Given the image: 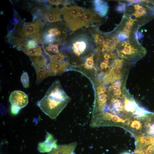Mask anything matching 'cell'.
Wrapping results in <instances>:
<instances>
[{"label":"cell","instance_id":"cell-4","mask_svg":"<svg viewBox=\"0 0 154 154\" xmlns=\"http://www.w3.org/2000/svg\"><path fill=\"white\" fill-rule=\"evenodd\" d=\"M95 95L92 115L99 113L104 109L108 98V92L104 83L100 79L95 84Z\"/></svg>","mask_w":154,"mask_h":154},{"label":"cell","instance_id":"cell-25","mask_svg":"<svg viewBox=\"0 0 154 154\" xmlns=\"http://www.w3.org/2000/svg\"><path fill=\"white\" fill-rule=\"evenodd\" d=\"M130 36V34L122 31L118 33L117 37L120 41H123L129 38Z\"/></svg>","mask_w":154,"mask_h":154},{"label":"cell","instance_id":"cell-19","mask_svg":"<svg viewBox=\"0 0 154 154\" xmlns=\"http://www.w3.org/2000/svg\"><path fill=\"white\" fill-rule=\"evenodd\" d=\"M21 82L24 87L28 88L29 86V77L27 72H23L21 77Z\"/></svg>","mask_w":154,"mask_h":154},{"label":"cell","instance_id":"cell-7","mask_svg":"<svg viewBox=\"0 0 154 154\" xmlns=\"http://www.w3.org/2000/svg\"><path fill=\"white\" fill-rule=\"evenodd\" d=\"M9 101L11 105L16 106L21 109L25 107L29 103L27 96L21 90H15L10 94Z\"/></svg>","mask_w":154,"mask_h":154},{"label":"cell","instance_id":"cell-34","mask_svg":"<svg viewBox=\"0 0 154 154\" xmlns=\"http://www.w3.org/2000/svg\"><path fill=\"white\" fill-rule=\"evenodd\" d=\"M122 154H133L131 153H128V152H125V153H122Z\"/></svg>","mask_w":154,"mask_h":154},{"label":"cell","instance_id":"cell-13","mask_svg":"<svg viewBox=\"0 0 154 154\" xmlns=\"http://www.w3.org/2000/svg\"><path fill=\"white\" fill-rule=\"evenodd\" d=\"M67 26L72 31H75L83 26L88 27L84 15H78Z\"/></svg>","mask_w":154,"mask_h":154},{"label":"cell","instance_id":"cell-9","mask_svg":"<svg viewBox=\"0 0 154 154\" xmlns=\"http://www.w3.org/2000/svg\"><path fill=\"white\" fill-rule=\"evenodd\" d=\"M49 65L52 76L59 75L62 74L67 70L68 64L64 59L56 60L50 58Z\"/></svg>","mask_w":154,"mask_h":154},{"label":"cell","instance_id":"cell-21","mask_svg":"<svg viewBox=\"0 0 154 154\" xmlns=\"http://www.w3.org/2000/svg\"><path fill=\"white\" fill-rule=\"evenodd\" d=\"M134 22L128 19V21L126 22L125 27H123V30L122 31L130 34L131 32V30Z\"/></svg>","mask_w":154,"mask_h":154},{"label":"cell","instance_id":"cell-15","mask_svg":"<svg viewBox=\"0 0 154 154\" xmlns=\"http://www.w3.org/2000/svg\"><path fill=\"white\" fill-rule=\"evenodd\" d=\"M84 15L88 27L93 22L97 21V17L94 12L89 9H85Z\"/></svg>","mask_w":154,"mask_h":154},{"label":"cell","instance_id":"cell-16","mask_svg":"<svg viewBox=\"0 0 154 154\" xmlns=\"http://www.w3.org/2000/svg\"><path fill=\"white\" fill-rule=\"evenodd\" d=\"M23 52L29 56H37L42 55V50L41 47L38 46H37L24 50Z\"/></svg>","mask_w":154,"mask_h":154},{"label":"cell","instance_id":"cell-17","mask_svg":"<svg viewBox=\"0 0 154 154\" xmlns=\"http://www.w3.org/2000/svg\"><path fill=\"white\" fill-rule=\"evenodd\" d=\"M45 16L46 20L50 23L57 22L62 21L60 15L52 13H47Z\"/></svg>","mask_w":154,"mask_h":154},{"label":"cell","instance_id":"cell-10","mask_svg":"<svg viewBox=\"0 0 154 154\" xmlns=\"http://www.w3.org/2000/svg\"><path fill=\"white\" fill-rule=\"evenodd\" d=\"M80 7L76 5L65 6L61 10L64 18L68 25L79 15Z\"/></svg>","mask_w":154,"mask_h":154},{"label":"cell","instance_id":"cell-35","mask_svg":"<svg viewBox=\"0 0 154 154\" xmlns=\"http://www.w3.org/2000/svg\"></svg>","mask_w":154,"mask_h":154},{"label":"cell","instance_id":"cell-33","mask_svg":"<svg viewBox=\"0 0 154 154\" xmlns=\"http://www.w3.org/2000/svg\"><path fill=\"white\" fill-rule=\"evenodd\" d=\"M128 2H130L132 3L138 4L140 3L143 2V0H128L127 1Z\"/></svg>","mask_w":154,"mask_h":154},{"label":"cell","instance_id":"cell-29","mask_svg":"<svg viewBox=\"0 0 154 154\" xmlns=\"http://www.w3.org/2000/svg\"><path fill=\"white\" fill-rule=\"evenodd\" d=\"M21 110L20 108L16 106L11 105V111L13 114L16 115Z\"/></svg>","mask_w":154,"mask_h":154},{"label":"cell","instance_id":"cell-32","mask_svg":"<svg viewBox=\"0 0 154 154\" xmlns=\"http://www.w3.org/2000/svg\"><path fill=\"white\" fill-rule=\"evenodd\" d=\"M129 20L134 22L135 21H137V17L133 13L131 15H129Z\"/></svg>","mask_w":154,"mask_h":154},{"label":"cell","instance_id":"cell-26","mask_svg":"<svg viewBox=\"0 0 154 154\" xmlns=\"http://www.w3.org/2000/svg\"><path fill=\"white\" fill-rule=\"evenodd\" d=\"M141 127V124L140 121L137 120H135L132 121L130 125V127L137 130L140 129Z\"/></svg>","mask_w":154,"mask_h":154},{"label":"cell","instance_id":"cell-28","mask_svg":"<svg viewBox=\"0 0 154 154\" xmlns=\"http://www.w3.org/2000/svg\"><path fill=\"white\" fill-rule=\"evenodd\" d=\"M48 1L50 4L56 5L60 4L66 5L68 3L67 1L62 0H48Z\"/></svg>","mask_w":154,"mask_h":154},{"label":"cell","instance_id":"cell-2","mask_svg":"<svg viewBox=\"0 0 154 154\" xmlns=\"http://www.w3.org/2000/svg\"><path fill=\"white\" fill-rule=\"evenodd\" d=\"M137 40L129 39L120 42L116 46L118 56L131 64L144 56L146 53V50Z\"/></svg>","mask_w":154,"mask_h":154},{"label":"cell","instance_id":"cell-24","mask_svg":"<svg viewBox=\"0 0 154 154\" xmlns=\"http://www.w3.org/2000/svg\"><path fill=\"white\" fill-rule=\"evenodd\" d=\"M46 49L48 51L53 53L57 54L59 52L58 45L57 44H53L51 43H50L48 46L46 47Z\"/></svg>","mask_w":154,"mask_h":154},{"label":"cell","instance_id":"cell-6","mask_svg":"<svg viewBox=\"0 0 154 154\" xmlns=\"http://www.w3.org/2000/svg\"><path fill=\"white\" fill-rule=\"evenodd\" d=\"M41 22L39 19L33 23L26 24L19 31V35L23 38H31L37 42H41L39 28Z\"/></svg>","mask_w":154,"mask_h":154},{"label":"cell","instance_id":"cell-1","mask_svg":"<svg viewBox=\"0 0 154 154\" xmlns=\"http://www.w3.org/2000/svg\"><path fill=\"white\" fill-rule=\"evenodd\" d=\"M70 100L63 89L60 81L56 80L48 88L44 96L37 102V105L50 118L55 119Z\"/></svg>","mask_w":154,"mask_h":154},{"label":"cell","instance_id":"cell-12","mask_svg":"<svg viewBox=\"0 0 154 154\" xmlns=\"http://www.w3.org/2000/svg\"><path fill=\"white\" fill-rule=\"evenodd\" d=\"M94 10L100 17L105 16L108 13L109 7L107 2L102 0H94L93 1Z\"/></svg>","mask_w":154,"mask_h":154},{"label":"cell","instance_id":"cell-27","mask_svg":"<svg viewBox=\"0 0 154 154\" xmlns=\"http://www.w3.org/2000/svg\"><path fill=\"white\" fill-rule=\"evenodd\" d=\"M48 32L49 34L53 36L60 35L61 34L60 32L56 28H52L49 29Z\"/></svg>","mask_w":154,"mask_h":154},{"label":"cell","instance_id":"cell-31","mask_svg":"<svg viewBox=\"0 0 154 154\" xmlns=\"http://www.w3.org/2000/svg\"><path fill=\"white\" fill-rule=\"evenodd\" d=\"M104 39L102 37H101L100 38L99 37L98 38L95 39V42L97 44H101L102 43Z\"/></svg>","mask_w":154,"mask_h":154},{"label":"cell","instance_id":"cell-5","mask_svg":"<svg viewBox=\"0 0 154 154\" xmlns=\"http://www.w3.org/2000/svg\"><path fill=\"white\" fill-rule=\"evenodd\" d=\"M33 65L37 73L36 83L40 84L45 78L52 76L49 63L47 59L44 56L31 57Z\"/></svg>","mask_w":154,"mask_h":154},{"label":"cell","instance_id":"cell-8","mask_svg":"<svg viewBox=\"0 0 154 154\" xmlns=\"http://www.w3.org/2000/svg\"><path fill=\"white\" fill-rule=\"evenodd\" d=\"M45 140L39 143L38 145V149L41 153H49L54 148L58 147L57 140L50 133L46 132Z\"/></svg>","mask_w":154,"mask_h":154},{"label":"cell","instance_id":"cell-30","mask_svg":"<svg viewBox=\"0 0 154 154\" xmlns=\"http://www.w3.org/2000/svg\"><path fill=\"white\" fill-rule=\"evenodd\" d=\"M119 4L120 5L116 7V10L119 12L122 13L125 11V5L120 4Z\"/></svg>","mask_w":154,"mask_h":154},{"label":"cell","instance_id":"cell-22","mask_svg":"<svg viewBox=\"0 0 154 154\" xmlns=\"http://www.w3.org/2000/svg\"><path fill=\"white\" fill-rule=\"evenodd\" d=\"M43 39L44 42L48 44L54 42L55 40V38L54 36L51 34L48 33H44L43 36Z\"/></svg>","mask_w":154,"mask_h":154},{"label":"cell","instance_id":"cell-11","mask_svg":"<svg viewBox=\"0 0 154 154\" xmlns=\"http://www.w3.org/2000/svg\"><path fill=\"white\" fill-rule=\"evenodd\" d=\"M77 145L76 142L68 144L58 145L48 153V154H75L74 151Z\"/></svg>","mask_w":154,"mask_h":154},{"label":"cell","instance_id":"cell-18","mask_svg":"<svg viewBox=\"0 0 154 154\" xmlns=\"http://www.w3.org/2000/svg\"><path fill=\"white\" fill-rule=\"evenodd\" d=\"M94 54H92L86 59L83 65L84 68L88 70L92 69L94 67Z\"/></svg>","mask_w":154,"mask_h":154},{"label":"cell","instance_id":"cell-20","mask_svg":"<svg viewBox=\"0 0 154 154\" xmlns=\"http://www.w3.org/2000/svg\"><path fill=\"white\" fill-rule=\"evenodd\" d=\"M38 46V45L37 42L35 40H28L26 45L21 51H23L25 50L33 48Z\"/></svg>","mask_w":154,"mask_h":154},{"label":"cell","instance_id":"cell-3","mask_svg":"<svg viewBox=\"0 0 154 154\" xmlns=\"http://www.w3.org/2000/svg\"><path fill=\"white\" fill-rule=\"evenodd\" d=\"M131 65L125 62L122 65L117 66L114 63L110 69L106 73L103 78V83L112 84L118 80H126Z\"/></svg>","mask_w":154,"mask_h":154},{"label":"cell","instance_id":"cell-14","mask_svg":"<svg viewBox=\"0 0 154 154\" xmlns=\"http://www.w3.org/2000/svg\"><path fill=\"white\" fill-rule=\"evenodd\" d=\"M86 46L84 41H77L73 44L72 49L75 54L79 56L85 50Z\"/></svg>","mask_w":154,"mask_h":154},{"label":"cell","instance_id":"cell-23","mask_svg":"<svg viewBox=\"0 0 154 154\" xmlns=\"http://www.w3.org/2000/svg\"><path fill=\"white\" fill-rule=\"evenodd\" d=\"M134 9L136 10L134 13L142 15L143 16L146 15V9L140 6L139 5H133Z\"/></svg>","mask_w":154,"mask_h":154}]
</instances>
